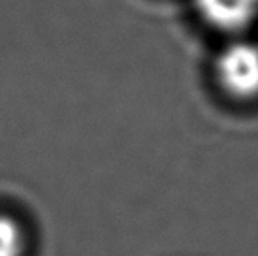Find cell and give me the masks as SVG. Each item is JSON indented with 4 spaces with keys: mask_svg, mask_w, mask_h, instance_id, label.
<instances>
[{
    "mask_svg": "<svg viewBox=\"0 0 258 256\" xmlns=\"http://www.w3.org/2000/svg\"><path fill=\"white\" fill-rule=\"evenodd\" d=\"M215 78L224 93L237 100L258 96V43L234 40L215 58Z\"/></svg>",
    "mask_w": 258,
    "mask_h": 256,
    "instance_id": "1",
    "label": "cell"
},
{
    "mask_svg": "<svg viewBox=\"0 0 258 256\" xmlns=\"http://www.w3.org/2000/svg\"><path fill=\"white\" fill-rule=\"evenodd\" d=\"M196 12L221 32L243 30L258 17V0H194Z\"/></svg>",
    "mask_w": 258,
    "mask_h": 256,
    "instance_id": "2",
    "label": "cell"
},
{
    "mask_svg": "<svg viewBox=\"0 0 258 256\" xmlns=\"http://www.w3.org/2000/svg\"><path fill=\"white\" fill-rule=\"evenodd\" d=\"M25 245L21 224L10 215H0V256H23Z\"/></svg>",
    "mask_w": 258,
    "mask_h": 256,
    "instance_id": "3",
    "label": "cell"
}]
</instances>
